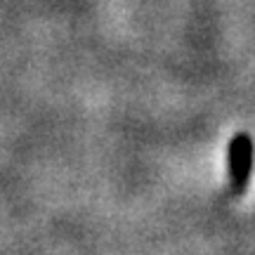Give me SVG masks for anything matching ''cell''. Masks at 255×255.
<instances>
[{"mask_svg":"<svg viewBox=\"0 0 255 255\" xmlns=\"http://www.w3.org/2000/svg\"><path fill=\"white\" fill-rule=\"evenodd\" d=\"M229 180L234 187V194H246L248 184H251V175H253L255 163V146L253 137L248 132H237L229 142Z\"/></svg>","mask_w":255,"mask_h":255,"instance_id":"1","label":"cell"}]
</instances>
